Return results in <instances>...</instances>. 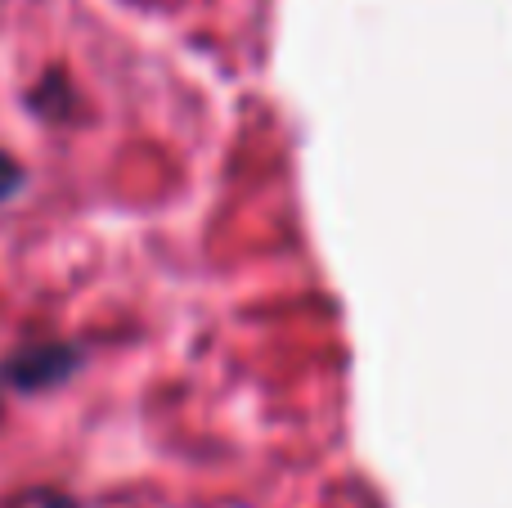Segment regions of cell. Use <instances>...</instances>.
Here are the masks:
<instances>
[{"label":"cell","instance_id":"cell-1","mask_svg":"<svg viewBox=\"0 0 512 508\" xmlns=\"http://www.w3.org/2000/svg\"><path fill=\"white\" fill-rule=\"evenodd\" d=\"M5 185H9V167L0 162V194H5Z\"/></svg>","mask_w":512,"mask_h":508}]
</instances>
